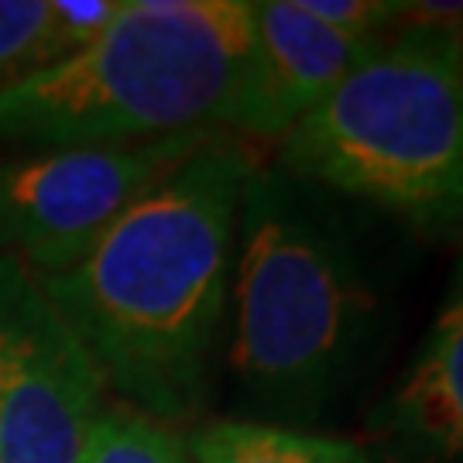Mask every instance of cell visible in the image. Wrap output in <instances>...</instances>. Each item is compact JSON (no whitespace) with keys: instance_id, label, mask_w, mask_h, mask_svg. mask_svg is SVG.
I'll return each mask as SVG.
<instances>
[{"instance_id":"cell-13","label":"cell","mask_w":463,"mask_h":463,"mask_svg":"<svg viewBox=\"0 0 463 463\" xmlns=\"http://www.w3.org/2000/svg\"><path fill=\"white\" fill-rule=\"evenodd\" d=\"M49 21V0H0V83L11 80L21 55Z\"/></svg>"},{"instance_id":"cell-9","label":"cell","mask_w":463,"mask_h":463,"mask_svg":"<svg viewBox=\"0 0 463 463\" xmlns=\"http://www.w3.org/2000/svg\"><path fill=\"white\" fill-rule=\"evenodd\" d=\"M189 463H367L364 447L279 422L220 419L189 432Z\"/></svg>"},{"instance_id":"cell-4","label":"cell","mask_w":463,"mask_h":463,"mask_svg":"<svg viewBox=\"0 0 463 463\" xmlns=\"http://www.w3.org/2000/svg\"><path fill=\"white\" fill-rule=\"evenodd\" d=\"M279 168L426 241L463 237V45L395 28L279 141Z\"/></svg>"},{"instance_id":"cell-8","label":"cell","mask_w":463,"mask_h":463,"mask_svg":"<svg viewBox=\"0 0 463 463\" xmlns=\"http://www.w3.org/2000/svg\"><path fill=\"white\" fill-rule=\"evenodd\" d=\"M367 430L395 463H463V254L419 350Z\"/></svg>"},{"instance_id":"cell-3","label":"cell","mask_w":463,"mask_h":463,"mask_svg":"<svg viewBox=\"0 0 463 463\" xmlns=\"http://www.w3.org/2000/svg\"><path fill=\"white\" fill-rule=\"evenodd\" d=\"M254 45V0H120L66 62L0 83V141L107 148L227 131Z\"/></svg>"},{"instance_id":"cell-7","label":"cell","mask_w":463,"mask_h":463,"mask_svg":"<svg viewBox=\"0 0 463 463\" xmlns=\"http://www.w3.org/2000/svg\"><path fill=\"white\" fill-rule=\"evenodd\" d=\"M378 45L326 28L302 0H254V45L227 134L281 141Z\"/></svg>"},{"instance_id":"cell-12","label":"cell","mask_w":463,"mask_h":463,"mask_svg":"<svg viewBox=\"0 0 463 463\" xmlns=\"http://www.w3.org/2000/svg\"><path fill=\"white\" fill-rule=\"evenodd\" d=\"M302 7L357 42H381L398 28V0H302Z\"/></svg>"},{"instance_id":"cell-11","label":"cell","mask_w":463,"mask_h":463,"mask_svg":"<svg viewBox=\"0 0 463 463\" xmlns=\"http://www.w3.org/2000/svg\"><path fill=\"white\" fill-rule=\"evenodd\" d=\"M117 7H120V0H55L49 4V21L38 32L32 49L21 55L11 80L59 66L69 55L86 49L114 21Z\"/></svg>"},{"instance_id":"cell-1","label":"cell","mask_w":463,"mask_h":463,"mask_svg":"<svg viewBox=\"0 0 463 463\" xmlns=\"http://www.w3.org/2000/svg\"><path fill=\"white\" fill-rule=\"evenodd\" d=\"M254 165L241 137L213 134L80 265L34 275L120 405L162 426L189 422L213 388L241 196Z\"/></svg>"},{"instance_id":"cell-6","label":"cell","mask_w":463,"mask_h":463,"mask_svg":"<svg viewBox=\"0 0 463 463\" xmlns=\"http://www.w3.org/2000/svg\"><path fill=\"white\" fill-rule=\"evenodd\" d=\"M103 388L38 279L0 254V463H80Z\"/></svg>"},{"instance_id":"cell-14","label":"cell","mask_w":463,"mask_h":463,"mask_svg":"<svg viewBox=\"0 0 463 463\" xmlns=\"http://www.w3.org/2000/svg\"><path fill=\"white\" fill-rule=\"evenodd\" d=\"M398 28H426L463 45V0H398Z\"/></svg>"},{"instance_id":"cell-5","label":"cell","mask_w":463,"mask_h":463,"mask_svg":"<svg viewBox=\"0 0 463 463\" xmlns=\"http://www.w3.org/2000/svg\"><path fill=\"white\" fill-rule=\"evenodd\" d=\"M213 134L189 131L107 148H55L0 162V254L38 279L62 275Z\"/></svg>"},{"instance_id":"cell-10","label":"cell","mask_w":463,"mask_h":463,"mask_svg":"<svg viewBox=\"0 0 463 463\" xmlns=\"http://www.w3.org/2000/svg\"><path fill=\"white\" fill-rule=\"evenodd\" d=\"M80 463H189L183 439L128 405H103Z\"/></svg>"},{"instance_id":"cell-2","label":"cell","mask_w":463,"mask_h":463,"mask_svg":"<svg viewBox=\"0 0 463 463\" xmlns=\"http://www.w3.org/2000/svg\"><path fill=\"white\" fill-rule=\"evenodd\" d=\"M231 367L254 409L309 426L361 384L388 330V285L336 196L254 165L233 250Z\"/></svg>"}]
</instances>
